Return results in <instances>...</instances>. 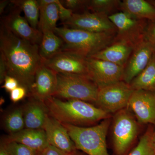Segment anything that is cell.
Wrapping results in <instances>:
<instances>
[{"label": "cell", "mask_w": 155, "mask_h": 155, "mask_svg": "<svg viewBox=\"0 0 155 155\" xmlns=\"http://www.w3.org/2000/svg\"><path fill=\"white\" fill-rule=\"evenodd\" d=\"M0 52L5 62L8 75L16 78L29 94L35 72L42 63L38 45L16 36L1 23Z\"/></svg>", "instance_id": "6da1fadb"}, {"label": "cell", "mask_w": 155, "mask_h": 155, "mask_svg": "<svg viewBox=\"0 0 155 155\" xmlns=\"http://www.w3.org/2000/svg\"><path fill=\"white\" fill-rule=\"evenodd\" d=\"M44 103L48 114L62 124L87 127L111 117L94 104L81 100L64 101L52 97Z\"/></svg>", "instance_id": "7a4b0ae2"}, {"label": "cell", "mask_w": 155, "mask_h": 155, "mask_svg": "<svg viewBox=\"0 0 155 155\" xmlns=\"http://www.w3.org/2000/svg\"><path fill=\"white\" fill-rule=\"evenodd\" d=\"M55 33L64 41L63 51H69L89 58L110 45L115 41L116 33H97L58 27Z\"/></svg>", "instance_id": "3957f363"}, {"label": "cell", "mask_w": 155, "mask_h": 155, "mask_svg": "<svg viewBox=\"0 0 155 155\" xmlns=\"http://www.w3.org/2000/svg\"><path fill=\"white\" fill-rule=\"evenodd\" d=\"M110 122V118L91 126L62 125L67 129L77 150L87 155H109L106 137Z\"/></svg>", "instance_id": "277c9868"}, {"label": "cell", "mask_w": 155, "mask_h": 155, "mask_svg": "<svg viewBox=\"0 0 155 155\" xmlns=\"http://www.w3.org/2000/svg\"><path fill=\"white\" fill-rule=\"evenodd\" d=\"M57 78L54 97L67 100H81L94 105L98 87L88 76L57 73Z\"/></svg>", "instance_id": "5b68a950"}, {"label": "cell", "mask_w": 155, "mask_h": 155, "mask_svg": "<svg viewBox=\"0 0 155 155\" xmlns=\"http://www.w3.org/2000/svg\"><path fill=\"white\" fill-rule=\"evenodd\" d=\"M112 123L114 151L117 155H125L138 135L139 123L127 107L115 114Z\"/></svg>", "instance_id": "8992f818"}, {"label": "cell", "mask_w": 155, "mask_h": 155, "mask_svg": "<svg viewBox=\"0 0 155 155\" xmlns=\"http://www.w3.org/2000/svg\"><path fill=\"white\" fill-rule=\"evenodd\" d=\"M134 91L123 81L100 87L94 105L108 114H116L127 107Z\"/></svg>", "instance_id": "52a82bcc"}, {"label": "cell", "mask_w": 155, "mask_h": 155, "mask_svg": "<svg viewBox=\"0 0 155 155\" xmlns=\"http://www.w3.org/2000/svg\"><path fill=\"white\" fill-rule=\"evenodd\" d=\"M109 18L116 28L115 41H125L134 48L144 39L148 20L135 19L121 11Z\"/></svg>", "instance_id": "ba28073f"}, {"label": "cell", "mask_w": 155, "mask_h": 155, "mask_svg": "<svg viewBox=\"0 0 155 155\" xmlns=\"http://www.w3.org/2000/svg\"><path fill=\"white\" fill-rule=\"evenodd\" d=\"M64 24L68 28L90 32L116 33V27L109 16L101 13L87 11L74 13L72 18Z\"/></svg>", "instance_id": "9c48e42d"}, {"label": "cell", "mask_w": 155, "mask_h": 155, "mask_svg": "<svg viewBox=\"0 0 155 155\" xmlns=\"http://www.w3.org/2000/svg\"><path fill=\"white\" fill-rule=\"evenodd\" d=\"M87 76L98 88L122 81L124 67L108 61L87 58Z\"/></svg>", "instance_id": "30bf717a"}, {"label": "cell", "mask_w": 155, "mask_h": 155, "mask_svg": "<svg viewBox=\"0 0 155 155\" xmlns=\"http://www.w3.org/2000/svg\"><path fill=\"white\" fill-rule=\"evenodd\" d=\"M87 58L76 53L63 51L43 64L57 73L87 75Z\"/></svg>", "instance_id": "8fae6325"}, {"label": "cell", "mask_w": 155, "mask_h": 155, "mask_svg": "<svg viewBox=\"0 0 155 155\" xmlns=\"http://www.w3.org/2000/svg\"><path fill=\"white\" fill-rule=\"evenodd\" d=\"M127 108L139 124H155V91L134 90Z\"/></svg>", "instance_id": "7c38bea8"}, {"label": "cell", "mask_w": 155, "mask_h": 155, "mask_svg": "<svg viewBox=\"0 0 155 155\" xmlns=\"http://www.w3.org/2000/svg\"><path fill=\"white\" fill-rule=\"evenodd\" d=\"M22 11L14 7L2 19L1 23L16 36L39 45L43 34L38 29L32 28L25 17L21 15Z\"/></svg>", "instance_id": "4fadbf2b"}, {"label": "cell", "mask_w": 155, "mask_h": 155, "mask_svg": "<svg viewBox=\"0 0 155 155\" xmlns=\"http://www.w3.org/2000/svg\"><path fill=\"white\" fill-rule=\"evenodd\" d=\"M155 53V48L144 39L137 45L124 67L122 81L130 84L144 70Z\"/></svg>", "instance_id": "5bb4252c"}, {"label": "cell", "mask_w": 155, "mask_h": 155, "mask_svg": "<svg viewBox=\"0 0 155 155\" xmlns=\"http://www.w3.org/2000/svg\"><path fill=\"white\" fill-rule=\"evenodd\" d=\"M43 129L48 143L67 155H72L77 150L67 129L62 123L48 114Z\"/></svg>", "instance_id": "9a60e30c"}, {"label": "cell", "mask_w": 155, "mask_h": 155, "mask_svg": "<svg viewBox=\"0 0 155 155\" xmlns=\"http://www.w3.org/2000/svg\"><path fill=\"white\" fill-rule=\"evenodd\" d=\"M57 73L43 64L38 68L29 95L44 102L54 97L57 88Z\"/></svg>", "instance_id": "2e32d148"}, {"label": "cell", "mask_w": 155, "mask_h": 155, "mask_svg": "<svg viewBox=\"0 0 155 155\" xmlns=\"http://www.w3.org/2000/svg\"><path fill=\"white\" fill-rule=\"evenodd\" d=\"M134 48L132 45L125 41H115L90 58L108 61L125 67Z\"/></svg>", "instance_id": "e0dca14e"}, {"label": "cell", "mask_w": 155, "mask_h": 155, "mask_svg": "<svg viewBox=\"0 0 155 155\" xmlns=\"http://www.w3.org/2000/svg\"><path fill=\"white\" fill-rule=\"evenodd\" d=\"M5 140L22 143L38 153L49 145L43 129L24 128L17 133L10 134Z\"/></svg>", "instance_id": "ac0fdd59"}, {"label": "cell", "mask_w": 155, "mask_h": 155, "mask_svg": "<svg viewBox=\"0 0 155 155\" xmlns=\"http://www.w3.org/2000/svg\"><path fill=\"white\" fill-rule=\"evenodd\" d=\"M25 128L43 129L48 114L44 102L32 97L23 107Z\"/></svg>", "instance_id": "d6986e66"}, {"label": "cell", "mask_w": 155, "mask_h": 155, "mask_svg": "<svg viewBox=\"0 0 155 155\" xmlns=\"http://www.w3.org/2000/svg\"><path fill=\"white\" fill-rule=\"evenodd\" d=\"M119 10L135 19L155 21V7L148 1L123 0L121 1Z\"/></svg>", "instance_id": "ffe728a7"}, {"label": "cell", "mask_w": 155, "mask_h": 155, "mask_svg": "<svg viewBox=\"0 0 155 155\" xmlns=\"http://www.w3.org/2000/svg\"><path fill=\"white\" fill-rule=\"evenodd\" d=\"M64 41L54 31L43 33L41 42L39 45V53L42 60H48L63 51Z\"/></svg>", "instance_id": "44dd1931"}, {"label": "cell", "mask_w": 155, "mask_h": 155, "mask_svg": "<svg viewBox=\"0 0 155 155\" xmlns=\"http://www.w3.org/2000/svg\"><path fill=\"white\" fill-rule=\"evenodd\" d=\"M134 90L155 91V53L147 66L130 83Z\"/></svg>", "instance_id": "7402d4cb"}, {"label": "cell", "mask_w": 155, "mask_h": 155, "mask_svg": "<svg viewBox=\"0 0 155 155\" xmlns=\"http://www.w3.org/2000/svg\"><path fill=\"white\" fill-rule=\"evenodd\" d=\"M54 3L40 8V17L38 27L42 33L46 31L54 32L57 23L59 19V10L57 4Z\"/></svg>", "instance_id": "603a6c76"}, {"label": "cell", "mask_w": 155, "mask_h": 155, "mask_svg": "<svg viewBox=\"0 0 155 155\" xmlns=\"http://www.w3.org/2000/svg\"><path fill=\"white\" fill-rule=\"evenodd\" d=\"M11 3L23 11L25 17L32 28L37 29L40 9L36 0H11Z\"/></svg>", "instance_id": "cb8c5ba5"}, {"label": "cell", "mask_w": 155, "mask_h": 155, "mask_svg": "<svg viewBox=\"0 0 155 155\" xmlns=\"http://www.w3.org/2000/svg\"><path fill=\"white\" fill-rule=\"evenodd\" d=\"M154 127L150 126L142 136L138 143L128 155H155L153 137Z\"/></svg>", "instance_id": "d4e9b609"}, {"label": "cell", "mask_w": 155, "mask_h": 155, "mask_svg": "<svg viewBox=\"0 0 155 155\" xmlns=\"http://www.w3.org/2000/svg\"><path fill=\"white\" fill-rule=\"evenodd\" d=\"M119 0H88L87 10L92 12L101 13L108 16L117 13L119 9L120 2Z\"/></svg>", "instance_id": "484cf974"}, {"label": "cell", "mask_w": 155, "mask_h": 155, "mask_svg": "<svg viewBox=\"0 0 155 155\" xmlns=\"http://www.w3.org/2000/svg\"><path fill=\"white\" fill-rule=\"evenodd\" d=\"M5 126L10 134L17 133L24 129L23 108H17L10 112L5 119Z\"/></svg>", "instance_id": "4316f807"}, {"label": "cell", "mask_w": 155, "mask_h": 155, "mask_svg": "<svg viewBox=\"0 0 155 155\" xmlns=\"http://www.w3.org/2000/svg\"><path fill=\"white\" fill-rule=\"evenodd\" d=\"M1 147L10 155H38L39 153L22 143L6 140H3Z\"/></svg>", "instance_id": "83f0119b"}, {"label": "cell", "mask_w": 155, "mask_h": 155, "mask_svg": "<svg viewBox=\"0 0 155 155\" xmlns=\"http://www.w3.org/2000/svg\"><path fill=\"white\" fill-rule=\"evenodd\" d=\"M64 7L70 9L75 13L81 10H87V0H64L61 1Z\"/></svg>", "instance_id": "f1b7e54d"}, {"label": "cell", "mask_w": 155, "mask_h": 155, "mask_svg": "<svg viewBox=\"0 0 155 155\" xmlns=\"http://www.w3.org/2000/svg\"><path fill=\"white\" fill-rule=\"evenodd\" d=\"M27 94V89L20 85L10 93V99L13 102L17 103L23 99Z\"/></svg>", "instance_id": "f546056e"}, {"label": "cell", "mask_w": 155, "mask_h": 155, "mask_svg": "<svg viewBox=\"0 0 155 155\" xmlns=\"http://www.w3.org/2000/svg\"><path fill=\"white\" fill-rule=\"evenodd\" d=\"M57 4L59 10V19L63 23H65L72 18L74 13L72 10L64 7L61 2V1L57 0Z\"/></svg>", "instance_id": "4dcf8cb0"}, {"label": "cell", "mask_w": 155, "mask_h": 155, "mask_svg": "<svg viewBox=\"0 0 155 155\" xmlns=\"http://www.w3.org/2000/svg\"><path fill=\"white\" fill-rule=\"evenodd\" d=\"M144 39L155 49V21H149L145 31Z\"/></svg>", "instance_id": "1f68e13d"}, {"label": "cell", "mask_w": 155, "mask_h": 155, "mask_svg": "<svg viewBox=\"0 0 155 155\" xmlns=\"http://www.w3.org/2000/svg\"><path fill=\"white\" fill-rule=\"evenodd\" d=\"M4 83L2 88L10 93L20 85L19 81L16 78L9 75L6 76Z\"/></svg>", "instance_id": "d6a6232c"}, {"label": "cell", "mask_w": 155, "mask_h": 155, "mask_svg": "<svg viewBox=\"0 0 155 155\" xmlns=\"http://www.w3.org/2000/svg\"><path fill=\"white\" fill-rule=\"evenodd\" d=\"M8 75L5 62L2 54H0V83H4L5 78Z\"/></svg>", "instance_id": "836d02e7"}, {"label": "cell", "mask_w": 155, "mask_h": 155, "mask_svg": "<svg viewBox=\"0 0 155 155\" xmlns=\"http://www.w3.org/2000/svg\"><path fill=\"white\" fill-rule=\"evenodd\" d=\"M41 155H67L55 147L49 145L41 152Z\"/></svg>", "instance_id": "e575fe53"}, {"label": "cell", "mask_w": 155, "mask_h": 155, "mask_svg": "<svg viewBox=\"0 0 155 155\" xmlns=\"http://www.w3.org/2000/svg\"><path fill=\"white\" fill-rule=\"evenodd\" d=\"M9 3H11V1L8 0H1L0 1V14L2 15L5 11V9L8 5Z\"/></svg>", "instance_id": "d590c367"}, {"label": "cell", "mask_w": 155, "mask_h": 155, "mask_svg": "<svg viewBox=\"0 0 155 155\" xmlns=\"http://www.w3.org/2000/svg\"><path fill=\"white\" fill-rule=\"evenodd\" d=\"M0 155H10L2 147H0Z\"/></svg>", "instance_id": "8d00e7d4"}, {"label": "cell", "mask_w": 155, "mask_h": 155, "mask_svg": "<svg viewBox=\"0 0 155 155\" xmlns=\"http://www.w3.org/2000/svg\"><path fill=\"white\" fill-rule=\"evenodd\" d=\"M72 155H86V154L82 152L80 150H77L75 152V153H74Z\"/></svg>", "instance_id": "74e56055"}, {"label": "cell", "mask_w": 155, "mask_h": 155, "mask_svg": "<svg viewBox=\"0 0 155 155\" xmlns=\"http://www.w3.org/2000/svg\"><path fill=\"white\" fill-rule=\"evenodd\" d=\"M148 2L155 7V0H150V1H148Z\"/></svg>", "instance_id": "f35d334b"}, {"label": "cell", "mask_w": 155, "mask_h": 155, "mask_svg": "<svg viewBox=\"0 0 155 155\" xmlns=\"http://www.w3.org/2000/svg\"><path fill=\"white\" fill-rule=\"evenodd\" d=\"M153 143H154V149H155V130L154 134Z\"/></svg>", "instance_id": "ab89813d"}, {"label": "cell", "mask_w": 155, "mask_h": 155, "mask_svg": "<svg viewBox=\"0 0 155 155\" xmlns=\"http://www.w3.org/2000/svg\"><path fill=\"white\" fill-rule=\"evenodd\" d=\"M41 152L39 153L38 154V155H41Z\"/></svg>", "instance_id": "60d3db41"}, {"label": "cell", "mask_w": 155, "mask_h": 155, "mask_svg": "<svg viewBox=\"0 0 155 155\" xmlns=\"http://www.w3.org/2000/svg\"><path fill=\"white\" fill-rule=\"evenodd\" d=\"M154 128H155V125H154Z\"/></svg>", "instance_id": "b9f144b4"}]
</instances>
